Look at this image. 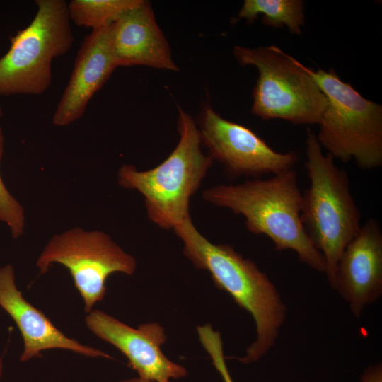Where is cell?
Returning <instances> with one entry per match:
<instances>
[{
	"instance_id": "5bb4252c",
	"label": "cell",
	"mask_w": 382,
	"mask_h": 382,
	"mask_svg": "<svg viewBox=\"0 0 382 382\" xmlns=\"http://www.w3.org/2000/svg\"><path fill=\"white\" fill-rule=\"evenodd\" d=\"M111 42L117 66H146L179 71L151 4L146 1L111 25Z\"/></svg>"
},
{
	"instance_id": "8fae6325",
	"label": "cell",
	"mask_w": 382,
	"mask_h": 382,
	"mask_svg": "<svg viewBox=\"0 0 382 382\" xmlns=\"http://www.w3.org/2000/svg\"><path fill=\"white\" fill-rule=\"evenodd\" d=\"M335 289L359 317L382 294V232L369 219L347 244L339 260Z\"/></svg>"
},
{
	"instance_id": "d6986e66",
	"label": "cell",
	"mask_w": 382,
	"mask_h": 382,
	"mask_svg": "<svg viewBox=\"0 0 382 382\" xmlns=\"http://www.w3.org/2000/svg\"><path fill=\"white\" fill-rule=\"evenodd\" d=\"M214 366L220 374L224 382H233L228 370L225 360L219 359L214 363Z\"/></svg>"
},
{
	"instance_id": "8992f818",
	"label": "cell",
	"mask_w": 382,
	"mask_h": 382,
	"mask_svg": "<svg viewBox=\"0 0 382 382\" xmlns=\"http://www.w3.org/2000/svg\"><path fill=\"white\" fill-rule=\"evenodd\" d=\"M233 52L241 66L252 65L258 70L253 114L262 120L319 125L328 100L306 66L274 45H236Z\"/></svg>"
},
{
	"instance_id": "44dd1931",
	"label": "cell",
	"mask_w": 382,
	"mask_h": 382,
	"mask_svg": "<svg viewBox=\"0 0 382 382\" xmlns=\"http://www.w3.org/2000/svg\"><path fill=\"white\" fill-rule=\"evenodd\" d=\"M3 372V357L0 358V378Z\"/></svg>"
},
{
	"instance_id": "277c9868",
	"label": "cell",
	"mask_w": 382,
	"mask_h": 382,
	"mask_svg": "<svg viewBox=\"0 0 382 382\" xmlns=\"http://www.w3.org/2000/svg\"><path fill=\"white\" fill-rule=\"evenodd\" d=\"M178 112L180 139L166 159L144 171L125 164L117 175L120 185L143 195L149 219L166 230H173L190 217V198L214 161L201 151L199 131L194 119L180 106Z\"/></svg>"
},
{
	"instance_id": "30bf717a",
	"label": "cell",
	"mask_w": 382,
	"mask_h": 382,
	"mask_svg": "<svg viewBox=\"0 0 382 382\" xmlns=\"http://www.w3.org/2000/svg\"><path fill=\"white\" fill-rule=\"evenodd\" d=\"M88 328L101 340L118 349L139 378L154 382H170L185 377L186 369L168 359L161 350L166 340L163 328L148 323L133 328L100 310L86 317Z\"/></svg>"
},
{
	"instance_id": "7402d4cb",
	"label": "cell",
	"mask_w": 382,
	"mask_h": 382,
	"mask_svg": "<svg viewBox=\"0 0 382 382\" xmlns=\"http://www.w3.org/2000/svg\"><path fill=\"white\" fill-rule=\"evenodd\" d=\"M2 115H3V110H2L1 106L0 105V117H1Z\"/></svg>"
},
{
	"instance_id": "9a60e30c",
	"label": "cell",
	"mask_w": 382,
	"mask_h": 382,
	"mask_svg": "<svg viewBox=\"0 0 382 382\" xmlns=\"http://www.w3.org/2000/svg\"><path fill=\"white\" fill-rule=\"evenodd\" d=\"M304 1L301 0H245L238 13L248 23L260 14L262 23L279 28L286 26L293 34H301L304 25Z\"/></svg>"
},
{
	"instance_id": "3957f363",
	"label": "cell",
	"mask_w": 382,
	"mask_h": 382,
	"mask_svg": "<svg viewBox=\"0 0 382 382\" xmlns=\"http://www.w3.org/2000/svg\"><path fill=\"white\" fill-rule=\"evenodd\" d=\"M306 161L310 185L302 193L301 221L323 255L326 275L335 289L337 268L347 244L359 231L361 212L352 197L348 175L323 154L316 135L308 129Z\"/></svg>"
},
{
	"instance_id": "52a82bcc",
	"label": "cell",
	"mask_w": 382,
	"mask_h": 382,
	"mask_svg": "<svg viewBox=\"0 0 382 382\" xmlns=\"http://www.w3.org/2000/svg\"><path fill=\"white\" fill-rule=\"evenodd\" d=\"M32 22L11 36V47L0 58V97L43 93L52 81V62L71 47L74 35L68 3L37 0Z\"/></svg>"
},
{
	"instance_id": "ac0fdd59",
	"label": "cell",
	"mask_w": 382,
	"mask_h": 382,
	"mask_svg": "<svg viewBox=\"0 0 382 382\" xmlns=\"http://www.w3.org/2000/svg\"><path fill=\"white\" fill-rule=\"evenodd\" d=\"M361 382H382L381 365L368 368L361 376Z\"/></svg>"
},
{
	"instance_id": "5b68a950",
	"label": "cell",
	"mask_w": 382,
	"mask_h": 382,
	"mask_svg": "<svg viewBox=\"0 0 382 382\" xmlns=\"http://www.w3.org/2000/svg\"><path fill=\"white\" fill-rule=\"evenodd\" d=\"M325 94L328 104L316 138L333 158L354 159L364 170L382 165V106L363 97L335 70L306 67Z\"/></svg>"
},
{
	"instance_id": "2e32d148",
	"label": "cell",
	"mask_w": 382,
	"mask_h": 382,
	"mask_svg": "<svg viewBox=\"0 0 382 382\" xmlns=\"http://www.w3.org/2000/svg\"><path fill=\"white\" fill-rule=\"evenodd\" d=\"M143 1L72 0L68 4V13L76 25L95 30L110 25Z\"/></svg>"
},
{
	"instance_id": "9c48e42d",
	"label": "cell",
	"mask_w": 382,
	"mask_h": 382,
	"mask_svg": "<svg viewBox=\"0 0 382 382\" xmlns=\"http://www.w3.org/2000/svg\"><path fill=\"white\" fill-rule=\"evenodd\" d=\"M198 124L202 144L231 178L275 175L292 169L298 160L296 152L274 151L250 128L221 117L209 103Z\"/></svg>"
},
{
	"instance_id": "4fadbf2b",
	"label": "cell",
	"mask_w": 382,
	"mask_h": 382,
	"mask_svg": "<svg viewBox=\"0 0 382 382\" xmlns=\"http://www.w3.org/2000/svg\"><path fill=\"white\" fill-rule=\"evenodd\" d=\"M0 306L12 318L22 335L24 349L21 361L40 356L41 351L54 348L87 357L112 358L100 349L66 337L43 312L28 302L16 286L14 269L9 264L0 267Z\"/></svg>"
},
{
	"instance_id": "e0dca14e",
	"label": "cell",
	"mask_w": 382,
	"mask_h": 382,
	"mask_svg": "<svg viewBox=\"0 0 382 382\" xmlns=\"http://www.w3.org/2000/svg\"><path fill=\"white\" fill-rule=\"evenodd\" d=\"M4 148V135L0 126V162ZM0 221L6 223L13 238L22 236L25 226L23 208L19 202L8 192L0 174Z\"/></svg>"
},
{
	"instance_id": "7a4b0ae2",
	"label": "cell",
	"mask_w": 382,
	"mask_h": 382,
	"mask_svg": "<svg viewBox=\"0 0 382 382\" xmlns=\"http://www.w3.org/2000/svg\"><path fill=\"white\" fill-rule=\"evenodd\" d=\"M202 197L216 207L242 215L247 229L255 235L267 236L277 250H292L301 262L325 272V259L301 221L302 192L293 168L267 179L216 185L204 190Z\"/></svg>"
},
{
	"instance_id": "7c38bea8",
	"label": "cell",
	"mask_w": 382,
	"mask_h": 382,
	"mask_svg": "<svg viewBox=\"0 0 382 382\" xmlns=\"http://www.w3.org/2000/svg\"><path fill=\"white\" fill-rule=\"evenodd\" d=\"M111 25L92 30L85 37L54 113V125H68L82 117L92 96L117 67L112 48Z\"/></svg>"
},
{
	"instance_id": "ba28073f",
	"label": "cell",
	"mask_w": 382,
	"mask_h": 382,
	"mask_svg": "<svg viewBox=\"0 0 382 382\" xmlns=\"http://www.w3.org/2000/svg\"><path fill=\"white\" fill-rule=\"evenodd\" d=\"M52 263L65 267L84 301L86 313L101 301L106 293V281L112 273L132 274L135 258L125 252L110 236L100 231H86L74 228L54 236L37 258L40 274Z\"/></svg>"
},
{
	"instance_id": "ffe728a7",
	"label": "cell",
	"mask_w": 382,
	"mask_h": 382,
	"mask_svg": "<svg viewBox=\"0 0 382 382\" xmlns=\"http://www.w3.org/2000/svg\"><path fill=\"white\" fill-rule=\"evenodd\" d=\"M120 382H154V381L142 379L141 378H131L128 380H125Z\"/></svg>"
},
{
	"instance_id": "6da1fadb",
	"label": "cell",
	"mask_w": 382,
	"mask_h": 382,
	"mask_svg": "<svg viewBox=\"0 0 382 382\" xmlns=\"http://www.w3.org/2000/svg\"><path fill=\"white\" fill-rule=\"evenodd\" d=\"M173 231L183 243L185 256L197 269L209 272L214 284L253 318L257 339L238 359L245 364L257 361L274 345L285 319L286 307L277 289L253 260L233 246L207 240L191 217Z\"/></svg>"
}]
</instances>
